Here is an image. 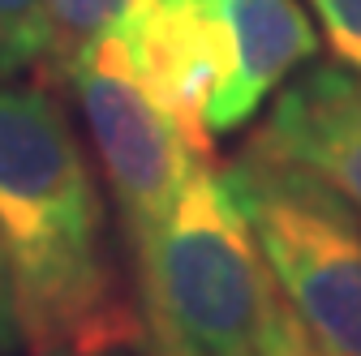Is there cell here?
Listing matches in <instances>:
<instances>
[{"mask_svg": "<svg viewBox=\"0 0 361 356\" xmlns=\"http://www.w3.org/2000/svg\"><path fill=\"white\" fill-rule=\"evenodd\" d=\"M65 77L86 116L125 241L138 245L168 219L190 176L207 163V138L151 91L125 43L90 48L65 69Z\"/></svg>", "mask_w": 361, "mask_h": 356, "instance_id": "5", "label": "cell"}, {"mask_svg": "<svg viewBox=\"0 0 361 356\" xmlns=\"http://www.w3.org/2000/svg\"><path fill=\"white\" fill-rule=\"evenodd\" d=\"M258 133L361 215V73L301 69L276 95Z\"/></svg>", "mask_w": 361, "mask_h": 356, "instance_id": "6", "label": "cell"}, {"mask_svg": "<svg viewBox=\"0 0 361 356\" xmlns=\"http://www.w3.org/2000/svg\"><path fill=\"white\" fill-rule=\"evenodd\" d=\"M219 176L319 356H361V215L262 133Z\"/></svg>", "mask_w": 361, "mask_h": 356, "instance_id": "4", "label": "cell"}, {"mask_svg": "<svg viewBox=\"0 0 361 356\" xmlns=\"http://www.w3.org/2000/svg\"><path fill=\"white\" fill-rule=\"evenodd\" d=\"M125 52L194 133L224 138L310 69L319 30L297 0H155Z\"/></svg>", "mask_w": 361, "mask_h": 356, "instance_id": "3", "label": "cell"}, {"mask_svg": "<svg viewBox=\"0 0 361 356\" xmlns=\"http://www.w3.org/2000/svg\"><path fill=\"white\" fill-rule=\"evenodd\" d=\"M22 318H18V288L9 271V253L0 245V356H13L22 348Z\"/></svg>", "mask_w": 361, "mask_h": 356, "instance_id": "10", "label": "cell"}, {"mask_svg": "<svg viewBox=\"0 0 361 356\" xmlns=\"http://www.w3.org/2000/svg\"><path fill=\"white\" fill-rule=\"evenodd\" d=\"M314 18L323 26L327 48L353 73H361V0H310Z\"/></svg>", "mask_w": 361, "mask_h": 356, "instance_id": "9", "label": "cell"}, {"mask_svg": "<svg viewBox=\"0 0 361 356\" xmlns=\"http://www.w3.org/2000/svg\"><path fill=\"white\" fill-rule=\"evenodd\" d=\"M0 245L30 352L133 339L82 146L48 95L9 77H0Z\"/></svg>", "mask_w": 361, "mask_h": 356, "instance_id": "1", "label": "cell"}, {"mask_svg": "<svg viewBox=\"0 0 361 356\" xmlns=\"http://www.w3.org/2000/svg\"><path fill=\"white\" fill-rule=\"evenodd\" d=\"M48 56V0H0V77Z\"/></svg>", "mask_w": 361, "mask_h": 356, "instance_id": "8", "label": "cell"}, {"mask_svg": "<svg viewBox=\"0 0 361 356\" xmlns=\"http://www.w3.org/2000/svg\"><path fill=\"white\" fill-rule=\"evenodd\" d=\"M155 0H48V56L65 73L99 43H133Z\"/></svg>", "mask_w": 361, "mask_h": 356, "instance_id": "7", "label": "cell"}, {"mask_svg": "<svg viewBox=\"0 0 361 356\" xmlns=\"http://www.w3.org/2000/svg\"><path fill=\"white\" fill-rule=\"evenodd\" d=\"M129 249L151 356H319L211 163Z\"/></svg>", "mask_w": 361, "mask_h": 356, "instance_id": "2", "label": "cell"}, {"mask_svg": "<svg viewBox=\"0 0 361 356\" xmlns=\"http://www.w3.org/2000/svg\"><path fill=\"white\" fill-rule=\"evenodd\" d=\"M35 356H129L125 343H82V348H48Z\"/></svg>", "mask_w": 361, "mask_h": 356, "instance_id": "11", "label": "cell"}]
</instances>
